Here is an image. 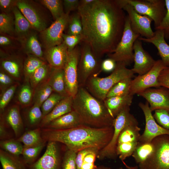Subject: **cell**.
Segmentation results:
<instances>
[{
  "mask_svg": "<svg viewBox=\"0 0 169 169\" xmlns=\"http://www.w3.org/2000/svg\"><path fill=\"white\" fill-rule=\"evenodd\" d=\"M95 0H81L80 1L79 6H85L92 3Z\"/></svg>",
  "mask_w": 169,
  "mask_h": 169,
  "instance_id": "obj_59",
  "label": "cell"
},
{
  "mask_svg": "<svg viewBox=\"0 0 169 169\" xmlns=\"http://www.w3.org/2000/svg\"><path fill=\"white\" fill-rule=\"evenodd\" d=\"M67 26V34L83 35V28L81 18L77 11L69 16Z\"/></svg>",
  "mask_w": 169,
  "mask_h": 169,
  "instance_id": "obj_41",
  "label": "cell"
},
{
  "mask_svg": "<svg viewBox=\"0 0 169 169\" xmlns=\"http://www.w3.org/2000/svg\"><path fill=\"white\" fill-rule=\"evenodd\" d=\"M63 7L65 14H69L72 11L77 10L80 5L79 0H64L63 1Z\"/></svg>",
  "mask_w": 169,
  "mask_h": 169,
  "instance_id": "obj_53",
  "label": "cell"
},
{
  "mask_svg": "<svg viewBox=\"0 0 169 169\" xmlns=\"http://www.w3.org/2000/svg\"><path fill=\"white\" fill-rule=\"evenodd\" d=\"M154 35L149 38L139 37L138 39L141 41L152 44L157 48L161 60L166 67H169V45L166 41L163 31L156 30Z\"/></svg>",
  "mask_w": 169,
  "mask_h": 169,
  "instance_id": "obj_22",
  "label": "cell"
},
{
  "mask_svg": "<svg viewBox=\"0 0 169 169\" xmlns=\"http://www.w3.org/2000/svg\"><path fill=\"white\" fill-rule=\"evenodd\" d=\"M46 142L36 146H23L22 155L23 156V160L27 166H29L35 161L40 152L45 146Z\"/></svg>",
  "mask_w": 169,
  "mask_h": 169,
  "instance_id": "obj_38",
  "label": "cell"
},
{
  "mask_svg": "<svg viewBox=\"0 0 169 169\" xmlns=\"http://www.w3.org/2000/svg\"><path fill=\"white\" fill-rule=\"evenodd\" d=\"M62 162L56 142L49 141L44 154L28 169H62Z\"/></svg>",
  "mask_w": 169,
  "mask_h": 169,
  "instance_id": "obj_17",
  "label": "cell"
},
{
  "mask_svg": "<svg viewBox=\"0 0 169 169\" xmlns=\"http://www.w3.org/2000/svg\"><path fill=\"white\" fill-rule=\"evenodd\" d=\"M18 0H0V8L2 12L10 14L17 6Z\"/></svg>",
  "mask_w": 169,
  "mask_h": 169,
  "instance_id": "obj_52",
  "label": "cell"
},
{
  "mask_svg": "<svg viewBox=\"0 0 169 169\" xmlns=\"http://www.w3.org/2000/svg\"><path fill=\"white\" fill-rule=\"evenodd\" d=\"M18 83L10 75L2 69L0 72V89L2 92L11 86Z\"/></svg>",
  "mask_w": 169,
  "mask_h": 169,
  "instance_id": "obj_50",
  "label": "cell"
},
{
  "mask_svg": "<svg viewBox=\"0 0 169 169\" xmlns=\"http://www.w3.org/2000/svg\"><path fill=\"white\" fill-rule=\"evenodd\" d=\"M140 36L131 29L128 17L126 16L121 39L114 52L108 54V57L116 63H122L126 66L130 65L134 62V43Z\"/></svg>",
  "mask_w": 169,
  "mask_h": 169,
  "instance_id": "obj_6",
  "label": "cell"
},
{
  "mask_svg": "<svg viewBox=\"0 0 169 169\" xmlns=\"http://www.w3.org/2000/svg\"><path fill=\"white\" fill-rule=\"evenodd\" d=\"M0 32L10 35L15 33L14 20L10 13H0Z\"/></svg>",
  "mask_w": 169,
  "mask_h": 169,
  "instance_id": "obj_42",
  "label": "cell"
},
{
  "mask_svg": "<svg viewBox=\"0 0 169 169\" xmlns=\"http://www.w3.org/2000/svg\"><path fill=\"white\" fill-rule=\"evenodd\" d=\"M51 70L52 68L46 63L34 72L29 81L33 90L38 86L47 80Z\"/></svg>",
  "mask_w": 169,
  "mask_h": 169,
  "instance_id": "obj_33",
  "label": "cell"
},
{
  "mask_svg": "<svg viewBox=\"0 0 169 169\" xmlns=\"http://www.w3.org/2000/svg\"><path fill=\"white\" fill-rule=\"evenodd\" d=\"M114 130L113 126L96 128L83 124L67 129L43 128L41 135L46 141L63 143L68 149L77 153L89 148L100 150L111 141Z\"/></svg>",
  "mask_w": 169,
  "mask_h": 169,
  "instance_id": "obj_2",
  "label": "cell"
},
{
  "mask_svg": "<svg viewBox=\"0 0 169 169\" xmlns=\"http://www.w3.org/2000/svg\"><path fill=\"white\" fill-rule=\"evenodd\" d=\"M122 162L127 169H139L138 166H128V165H127L124 161H122ZM115 169H124V168H122V167H120L117 168H116Z\"/></svg>",
  "mask_w": 169,
  "mask_h": 169,
  "instance_id": "obj_60",
  "label": "cell"
},
{
  "mask_svg": "<svg viewBox=\"0 0 169 169\" xmlns=\"http://www.w3.org/2000/svg\"><path fill=\"white\" fill-rule=\"evenodd\" d=\"M17 140L23 143L25 147L36 146L47 142L42 136L41 129L40 127L26 131Z\"/></svg>",
  "mask_w": 169,
  "mask_h": 169,
  "instance_id": "obj_31",
  "label": "cell"
},
{
  "mask_svg": "<svg viewBox=\"0 0 169 169\" xmlns=\"http://www.w3.org/2000/svg\"><path fill=\"white\" fill-rule=\"evenodd\" d=\"M100 151L98 148H92L84 157L81 169H96L97 166L95 165V162Z\"/></svg>",
  "mask_w": 169,
  "mask_h": 169,
  "instance_id": "obj_46",
  "label": "cell"
},
{
  "mask_svg": "<svg viewBox=\"0 0 169 169\" xmlns=\"http://www.w3.org/2000/svg\"><path fill=\"white\" fill-rule=\"evenodd\" d=\"M139 106L144 113L146 122L145 128L141 135L139 142H151L158 136L164 135L169 136V131L162 127L155 120L147 101L145 103L140 102Z\"/></svg>",
  "mask_w": 169,
  "mask_h": 169,
  "instance_id": "obj_15",
  "label": "cell"
},
{
  "mask_svg": "<svg viewBox=\"0 0 169 169\" xmlns=\"http://www.w3.org/2000/svg\"><path fill=\"white\" fill-rule=\"evenodd\" d=\"M46 63L36 56L28 54L23 64V75L25 81L29 82L30 77L34 72Z\"/></svg>",
  "mask_w": 169,
  "mask_h": 169,
  "instance_id": "obj_34",
  "label": "cell"
},
{
  "mask_svg": "<svg viewBox=\"0 0 169 169\" xmlns=\"http://www.w3.org/2000/svg\"><path fill=\"white\" fill-rule=\"evenodd\" d=\"M134 65L131 70L134 74L142 75L149 71L154 66L155 60L143 49L142 41L137 39L133 46Z\"/></svg>",
  "mask_w": 169,
  "mask_h": 169,
  "instance_id": "obj_18",
  "label": "cell"
},
{
  "mask_svg": "<svg viewBox=\"0 0 169 169\" xmlns=\"http://www.w3.org/2000/svg\"><path fill=\"white\" fill-rule=\"evenodd\" d=\"M155 146L152 141L149 142L139 141L132 156L138 165L144 162L152 153Z\"/></svg>",
  "mask_w": 169,
  "mask_h": 169,
  "instance_id": "obj_32",
  "label": "cell"
},
{
  "mask_svg": "<svg viewBox=\"0 0 169 169\" xmlns=\"http://www.w3.org/2000/svg\"><path fill=\"white\" fill-rule=\"evenodd\" d=\"M137 95L146 100L151 111L162 109L169 112V90L164 87L149 88Z\"/></svg>",
  "mask_w": 169,
  "mask_h": 169,
  "instance_id": "obj_19",
  "label": "cell"
},
{
  "mask_svg": "<svg viewBox=\"0 0 169 169\" xmlns=\"http://www.w3.org/2000/svg\"><path fill=\"white\" fill-rule=\"evenodd\" d=\"M73 109L85 125L96 128L113 126L114 118L104 102L93 96L84 87L79 86L73 97Z\"/></svg>",
  "mask_w": 169,
  "mask_h": 169,
  "instance_id": "obj_3",
  "label": "cell"
},
{
  "mask_svg": "<svg viewBox=\"0 0 169 169\" xmlns=\"http://www.w3.org/2000/svg\"><path fill=\"white\" fill-rule=\"evenodd\" d=\"M139 13L151 18L156 29L165 17L166 9L164 0H124Z\"/></svg>",
  "mask_w": 169,
  "mask_h": 169,
  "instance_id": "obj_10",
  "label": "cell"
},
{
  "mask_svg": "<svg viewBox=\"0 0 169 169\" xmlns=\"http://www.w3.org/2000/svg\"><path fill=\"white\" fill-rule=\"evenodd\" d=\"M93 148H87L80 151L77 153L76 161L77 169H81L84 159L86 155Z\"/></svg>",
  "mask_w": 169,
  "mask_h": 169,
  "instance_id": "obj_56",
  "label": "cell"
},
{
  "mask_svg": "<svg viewBox=\"0 0 169 169\" xmlns=\"http://www.w3.org/2000/svg\"><path fill=\"white\" fill-rule=\"evenodd\" d=\"M17 6L29 22L32 28L41 32L47 28L45 17L34 2L29 0H18Z\"/></svg>",
  "mask_w": 169,
  "mask_h": 169,
  "instance_id": "obj_16",
  "label": "cell"
},
{
  "mask_svg": "<svg viewBox=\"0 0 169 169\" xmlns=\"http://www.w3.org/2000/svg\"><path fill=\"white\" fill-rule=\"evenodd\" d=\"M23 39L24 50L26 53L36 56L45 61L41 45L36 33L30 32Z\"/></svg>",
  "mask_w": 169,
  "mask_h": 169,
  "instance_id": "obj_28",
  "label": "cell"
},
{
  "mask_svg": "<svg viewBox=\"0 0 169 169\" xmlns=\"http://www.w3.org/2000/svg\"><path fill=\"white\" fill-rule=\"evenodd\" d=\"M64 97H65L53 92L41 106L43 117L50 112L57 105Z\"/></svg>",
  "mask_w": 169,
  "mask_h": 169,
  "instance_id": "obj_44",
  "label": "cell"
},
{
  "mask_svg": "<svg viewBox=\"0 0 169 169\" xmlns=\"http://www.w3.org/2000/svg\"><path fill=\"white\" fill-rule=\"evenodd\" d=\"M13 13L14 17L15 33L21 39H23L30 32L32 26L25 16L16 6Z\"/></svg>",
  "mask_w": 169,
  "mask_h": 169,
  "instance_id": "obj_29",
  "label": "cell"
},
{
  "mask_svg": "<svg viewBox=\"0 0 169 169\" xmlns=\"http://www.w3.org/2000/svg\"><path fill=\"white\" fill-rule=\"evenodd\" d=\"M83 124H84L79 115L75 111L73 110L53 120L43 128L67 129Z\"/></svg>",
  "mask_w": 169,
  "mask_h": 169,
  "instance_id": "obj_21",
  "label": "cell"
},
{
  "mask_svg": "<svg viewBox=\"0 0 169 169\" xmlns=\"http://www.w3.org/2000/svg\"><path fill=\"white\" fill-rule=\"evenodd\" d=\"M82 43L78 67V81L79 87H84L89 79L98 76L102 72V60L95 54L89 44Z\"/></svg>",
  "mask_w": 169,
  "mask_h": 169,
  "instance_id": "obj_5",
  "label": "cell"
},
{
  "mask_svg": "<svg viewBox=\"0 0 169 169\" xmlns=\"http://www.w3.org/2000/svg\"><path fill=\"white\" fill-rule=\"evenodd\" d=\"M140 130L136 119L127 125L121 132L118 139L116 154L122 161L132 156L139 141Z\"/></svg>",
  "mask_w": 169,
  "mask_h": 169,
  "instance_id": "obj_8",
  "label": "cell"
},
{
  "mask_svg": "<svg viewBox=\"0 0 169 169\" xmlns=\"http://www.w3.org/2000/svg\"><path fill=\"white\" fill-rule=\"evenodd\" d=\"M124 11L117 0H95L88 5L79 6L82 42L89 44L98 57L114 52L125 28Z\"/></svg>",
  "mask_w": 169,
  "mask_h": 169,
  "instance_id": "obj_1",
  "label": "cell"
},
{
  "mask_svg": "<svg viewBox=\"0 0 169 169\" xmlns=\"http://www.w3.org/2000/svg\"><path fill=\"white\" fill-rule=\"evenodd\" d=\"M96 169H111V168L109 167L101 165L97 166Z\"/></svg>",
  "mask_w": 169,
  "mask_h": 169,
  "instance_id": "obj_61",
  "label": "cell"
},
{
  "mask_svg": "<svg viewBox=\"0 0 169 169\" xmlns=\"http://www.w3.org/2000/svg\"><path fill=\"white\" fill-rule=\"evenodd\" d=\"M2 114L6 123L13 129L16 137H19L24 129L23 124L21 116L20 109L17 105L10 107L5 113Z\"/></svg>",
  "mask_w": 169,
  "mask_h": 169,
  "instance_id": "obj_25",
  "label": "cell"
},
{
  "mask_svg": "<svg viewBox=\"0 0 169 169\" xmlns=\"http://www.w3.org/2000/svg\"><path fill=\"white\" fill-rule=\"evenodd\" d=\"M62 36L63 42L67 47L68 51L73 50L83 41L82 35H70L63 33Z\"/></svg>",
  "mask_w": 169,
  "mask_h": 169,
  "instance_id": "obj_49",
  "label": "cell"
},
{
  "mask_svg": "<svg viewBox=\"0 0 169 169\" xmlns=\"http://www.w3.org/2000/svg\"><path fill=\"white\" fill-rule=\"evenodd\" d=\"M133 95L130 93L126 95L106 98L104 103L111 115L115 119L125 108L130 106Z\"/></svg>",
  "mask_w": 169,
  "mask_h": 169,
  "instance_id": "obj_24",
  "label": "cell"
},
{
  "mask_svg": "<svg viewBox=\"0 0 169 169\" xmlns=\"http://www.w3.org/2000/svg\"><path fill=\"white\" fill-rule=\"evenodd\" d=\"M134 73L124 64L116 63L115 69L109 76L103 78L93 76L88 79L84 87L93 96L103 101L111 88L120 80L133 77Z\"/></svg>",
  "mask_w": 169,
  "mask_h": 169,
  "instance_id": "obj_4",
  "label": "cell"
},
{
  "mask_svg": "<svg viewBox=\"0 0 169 169\" xmlns=\"http://www.w3.org/2000/svg\"><path fill=\"white\" fill-rule=\"evenodd\" d=\"M80 56V48L78 46L72 50H68L63 68L66 91L68 95L73 97L77 93L79 87L78 67Z\"/></svg>",
  "mask_w": 169,
  "mask_h": 169,
  "instance_id": "obj_11",
  "label": "cell"
},
{
  "mask_svg": "<svg viewBox=\"0 0 169 169\" xmlns=\"http://www.w3.org/2000/svg\"></svg>",
  "mask_w": 169,
  "mask_h": 169,
  "instance_id": "obj_62",
  "label": "cell"
},
{
  "mask_svg": "<svg viewBox=\"0 0 169 169\" xmlns=\"http://www.w3.org/2000/svg\"><path fill=\"white\" fill-rule=\"evenodd\" d=\"M77 153L68 149L62 159V169H77L76 161Z\"/></svg>",
  "mask_w": 169,
  "mask_h": 169,
  "instance_id": "obj_47",
  "label": "cell"
},
{
  "mask_svg": "<svg viewBox=\"0 0 169 169\" xmlns=\"http://www.w3.org/2000/svg\"><path fill=\"white\" fill-rule=\"evenodd\" d=\"M1 69L16 81H20L23 75V64L18 59L9 57L1 59Z\"/></svg>",
  "mask_w": 169,
  "mask_h": 169,
  "instance_id": "obj_26",
  "label": "cell"
},
{
  "mask_svg": "<svg viewBox=\"0 0 169 169\" xmlns=\"http://www.w3.org/2000/svg\"><path fill=\"white\" fill-rule=\"evenodd\" d=\"M122 9L128 13L132 30L136 33L143 37L149 38L155 34L151 28L153 21L148 16L139 13L131 5L126 3L124 0H117Z\"/></svg>",
  "mask_w": 169,
  "mask_h": 169,
  "instance_id": "obj_12",
  "label": "cell"
},
{
  "mask_svg": "<svg viewBox=\"0 0 169 169\" xmlns=\"http://www.w3.org/2000/svg\"><path fill=\"white\" fill-rule=\"evenodd\" d=\"M116 62L113 59L109 58L102 61L101 64L102 71L112 72L115 68Z\"/></svg>",
  "mask_w": 169,
  "mask_h": 169,
  "instance_id": "obj_55",
  "label": "cell"
},
{
  "mask_svg": "<svg viewBox=\"0 0 169 169\" xmlns=\"http://www.w3.org/2000/svg\"><path fill=\"white\" fill-rule=\"evenodd\" d=\"M69 14H65L49 27L40 32L41 41L46 49L59 45L63 42V32L67 26Z\"/></svg>",
  "mask_w": 169,
  "mask_h": 169,
  "instance_id": "obj_14",
  "label": "cell"
},
{
  "mask_svg": "<svg viewBox=\"0 0 169 169\" xmlns=\"http://www.w3.org/2000/svg\"><path fill=\"white\" fill-rule=\"evenodd\" d=\"M73 97L68 96L61 100L48 114L43 118L39 125L43 128L55 119L73 110Z\"/></svg>",
  "mask_w": 169,
  "mask_h": 169,
  "instance_id": "obj_23",
  "label": "cell"
},
{
  "mask_svg": "<svg viewBox=\"0 0 169 169\" xmlns=\"http://www.w3.org/2000/svg\"><path fill=\"white\" fill-rule=\"evenodd\" d=\"M130 110V106L125 108L115 118L113 124L114 130L112 139L108 144L99 151L97 156L99 159L101 160L105 158L114 159L117 156L116 148L121 132L127 125L136 119L131 113Z\"/></svg>",
  "mask_w": 169,
  "mask_h": 169,
  "instance_id": "obj_9",
  "label": "cell"
},
{
  "mask_svg": "<svg viewBox=\"0 0 169 169\" xmlns=\"http://www.w3.org/2000/svg\"><path fill=\"white\" fill-rule=\"evenodd\" d=\"M132 77H128L119 81L108 92L106 97L121 96L130 93V88Z\"/></svg>",
  "mask_w": 169,
  "mask_h": 169,
  "instance_id": "obj_37",
  "label": "cell"
},
{
  "mask_svg": "<svg viewBox=\"0 0 169 169\" xmlns=\"http://www.w3.org/2000/svg\"><path fill=\"white\" fill-rule=\"evenodd\" d=\"M19 83H17L1 92L0 97V114L4 111L6 106L13 98L18 87Z\"/></svg>",
  "mask_w": 169,
  "mask_h": 169,
  "instance_id": "obj_45",
  "label": "cell"
},
{
  "mask_svg": "<svg viewBox=\"0 0 169 169\" xmlns=\"http://www.w3.org/2000/svg\"><path fill=\"white\" fill-rule=\"evenodd\" d=\"M43 118L41 107L34 104L28 109L26 116L28 123L31 126L39 125Z\"/></svg>",
  "mask_w": 169,
  "mask_h": 169,
  "instance_id": "obj_43",
  "label": "cell"
},
{
  "mask_svg": "<svg viewBox=\"0 0 169 169\" xmlns=\"http://www.w3.org/2000/svg\"><path fill=\"white\" fill-rule=\"evenodd\" d=\"M68 52V48L63 42L59 45L46 49L44 57L52 68L63 69Z\"/></svg>",
  "mask_w": 169,
  "mask_h": 169,
  "instance_id": "obj_20",
  "label": "cell"
},
{
  "mask_svg": "<svg viewBox=\"0 0 169 169\" xmlns=\"http://www.w3.org/2000/svg\"><path fill=\"white\" fill-rule=\"evenodd\" d=\"M53 92L64 97L69 96L66 91L63 69H54L52 70L47 81Z\"/></svg>",
  "mask_w": 169,
  "mask_h": 169,
  "instance_id": "obj_27",
  "label": "cell"
},
{
  "mask_svg": "<svg viewBox=\"0 0 169 169\" xmlns=\"http://www.w3.org/2000/svg\"><path fill=\"white\" fill-rule=\"evenodd\" d=\"M158 82L160 87L169 90V67L161 71L158 78Z\"/></svg>",
  "mask_w": 169,
  "mask_h": 169,
  "instance_id": "obj_54",
  "label": "cell"
},
{
  "mask_svg": "<svg viewBox=\"0 0 169 169\" xmlns=\"http://www.w3.org/2000/svg\"><path fill=\"white\" fill-rule=\"evenodd\" d=\"M0 138L1 140L9 139V135L5 125V121L2 114H0Z\"/></svg>",
  "mask_w": 169,
  "mask_h": 169,
  "instance_id": "obj_57",
  "label": "cell"
},
{
  "mask_svg": "<svg viewBox=\"0 0 169 169\" xmlns=\"http://www.w3.org/2000/svg\"><path fill=\"white\" fill-rule=\"evenodd\" d=\"M53 92L47 81L38 86L34 90L33 102L41 106L43 103Z\"/></svg>",
  "mask_w": 169,
  "mask_h": 169,
  "instance_id": "obj_36",
  "label": "cell"
},
{
  "mask_svg": "<svg viewBox=\"0 0 169 169\" xmlns=\"http://www.w3.org/2000/svg\"><path fill=\"white\" fill-rule=\"evenodd\" d=\"M0 146L2 149L18 156L22 154L23 149L21 142L12 139L1 140Z\"/></svg>",
  "mask_w": 169,
  "mask_h": 169,
  "instance_id": "obj_40",
  "label": "cell"
},
{
  "mask_svg": "<svg viewBox=\"0 0 169 169\" xmlns=\"http://www.w3.org/2000/svg\"><path fill=\"white\" fill-rule=\"evenodd\" d=\"M166 12L160 26L156 30H162L165 40L169 39V0H165Z\"/></svg>",
  "mask_w": 169,
  "mask_h": 169,
  "instance_id": "obj_51",
  "label": "cell"
},
{
  "mask_svg": "<svg viewBox=\"0 0 169 169\" xmlns=\"http://www.w3.org/2000/svg\"><path fill=\"white\" fill-rule=\"evenodd\" d=\"M12 41L8 37L4 35L0 36V45L1 46H7L11 44Z\"/></svg>",
  "mask_w": 169,
  "mask_h": 169,
  "instance_id": "obj_58",
  "label": "cell"
},
{
  "mask_svg": "<svg viewBox=\"0 0 169 169\" xmlns=\"http://www.w3.org/2000/svg\"><path fill=\"white\" fill-rule=\"evenodd\" d=\"M0 161L3 169H26L23 161L5 151L0 149Z\"/></svg>",
  "mask_w": 169,
  "mask_h": 169,
  "instance_id": "obj_30",
  "label": "cell"
},
{
  "mask_svg": "<svg viewBox=\"0 0 169 169\" xmlns=\"http://www.w3.org/2000/svg\"><path fill=\"white\" fill-rule=\"evenodd\" d=\"M161 59L156 60L152 68L142 75H138L132 79L130 88V93L138 94L152 87H159L158 78L161 71L168 68Z\"/></svg>",
  "mask_w": 169,
  "mask_h": 169,
  "instance_id": "obj_13",
  "label": "cell"
},
{
  "mask_svg": "<svg viewBox=\"0 0 169 169\" xmlns=\"http://www.w3.org/2000/svg\"><path fill=\"white\" fill-rule=\"evenodd\" d=\"M34 90L29 82L25 81L20 87L18 100L22 107L30 106L33 101Z\"/></svg>",
  "mask_w": 169,
  "mask_h": 169,
  "instance_id": "obj_35",
  "label": "cell"
},
{
  "mask_svg": "<svg viewBox=\"0 0 169 169\" xmlns=\"http://www.w3.org/2000/svg\"><path fill=\"white\" fill-rule=\"evenodd\" d=\"M153 116L156 122L164 129L169 131V112L162 109L155 110Z\"/></svg>",
  "mask_w": 169,
  "mask_h": 169,
  "instance_id": "obj_48",
  "label": "cell"
},
{
  "mask_svg": "<svg viewBox=\"0 0 169 169\" xmlns=\"http://www.w3.org/2000/svg\"><path fill=\"white\" fill-rule=\"evenodd\" d=\"M41 3L50 12L54 20L58 19L65 14L63 1L61 0H42Z\"/></svg>",
  "mask_w": 169,
  "mask_h": 169,
  "instance_id": "obj_39",
  "label": "cell"
},
{
  "mask_svg": "<svg viewBox=\"0 0 169 169\" xmlns=\"http://www.w3.org/2000/svg\"><path fill=\"white\" fill-rule=\"evenodd\" d=\"M153 141V152L144 162L138 165V169H169V136H158Z\"/></svg>",
  "mask_w": 169,
  "mask_h": 169,
  "instance_id": "obj_7",
  "label": "cell"
}]
</instances>
